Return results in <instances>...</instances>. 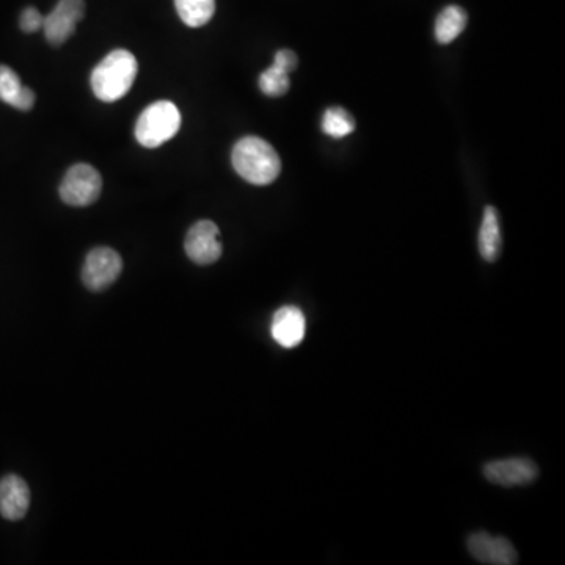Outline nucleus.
I'll return each mask as SVG.
<instances>
[{
	"label": "nucleus",
	"instance_id": "1",
	"mask_svg": "<svg viewBox=\"0 0 565 565\" xmlns=\"http://www.w3.org/2000/svg\"><path fill=\"white\" fill-rule=\"evenodd\" d=\"M137 73L139 63L134 54L126 49H115L96 65L90 85L99 101L115 103L128 95Z\"/></svg>",
	"mask_w": 565,
	"mask_h": 565
},
{
	"label": "nucleus",
	"instance_id": "2",
	"mask_svg": "<svg viewBox=\"0 0 565 565\" xmlns=\"http://www.w3.org/2000/svg\"><path fill=\"white\" fill-rule=\"evenodd\" d=\"M234 170L247 183L267 186L281 172V161L274 146L259 137H244L234 145L231 154Z\"/></svg>",
	"mask_w": 565,
	"mask_h": 565
},
{
	"label": "nucleus",
	"instance_id": "3",
	"mask_svg": "<svg viewBox=\"0 0 565 565\" xmlns=\"http://www.w3.org/2000/svg\"><path fill=\"white\" fill-rule=\"evenodd\" d=\"M181 128V113L172 101L150 104L135 124V139L145 148H157L172 140Z\"/></svg>",
	"mask_w": 565,
	"mask_h": 565
},
{
	"label": "nucleus",
	"instance_id": "4",
	"mask_svg": "<svg viewBox=\"0 0 565 565\" xmlns=\"http://www.w3.org/2000/svg\"><path fill=\"white\" fill-rule=\"evenodd\" d=\"M59 192L66 205L85 208L93 205L103 192V178L93 165L76 164L66 172Z\"/></svg>",
	"mask_w": 565,
	"mask_h": 565
},
{
	"label": "nucleus",
	"instance_id": "5",
	"mask_svg": "<svg viewBox=\"0 0 565 565\" xmlns=\"http://www.w3.org/2000/svg\"><path fill=\"white\" fill-rule=\"evenodd\" d=\"M123 270V259L113 248L96 247L88 253L82 267L85 288L101 292L112 286Z\"/></svg>",
	"mask_w": 565,
	"mask_h": 565
},
{
	"label": "nucleus",
	"instance_id": "6",
	"mask_svg": "<svg viewBox=\"0 0 565 565\" xmlns=\"http://www.w3.org/2000/svg\"><path fill=\"white\" fill-rule=\"evenodd\" d=\"M84 16L85 0H59L54 10L44 16V37L51 46L59 48L70 40Z\"/></svg>",
	"mask_w": 565,
	"mask_h": 565
},
{
	"label": "nucleus",
	"instance_id": "7",
	"mask_svg": "<svg viewBox=\"0 0 565 565\" xmlns=\"http://www.w3.org/2000/svg\"><path fill=\"white\" fill-rule=\"evenodd\" d=\"M187 256L198 266H209L219 261L223 247L220 230L211 220H200L190 228L184 241Z\"/></svg>",
	"mask_w": 565,
	"mask_h": 565
},
{
	"label": "nucleus",
	"instance_id": "8",
	"mask_svg": "<svg viewBox=\"0 0 565 565\" xmlns=\"http://www.w3.org/2000/svg\"><path fill=\"white\" fill-rule=\"evenodd\" d=\"M484 476L501 487H518L536 481L539 468L533 460L526 457H512V459L487 463L484 467Z\"/></svg>",
	"mask_w": 565,
	"mask_h": 565
},
{
	"label": "nucleus",
	"instance_id": "9",
	"mask_svg": "<svg viewBox=\"0 0 565 565\" xmlns=\"http://www.w3.org/2000/svg\"><path fill=\"white\" fill-rule=\"evenodd\" d=\"M468 551L482 564L514 565L518 562L517 551L506 537H493L484 531L468 537Z\"/></svg>",
	"mask_w": 565,
	"mask_h": 565
},
{
	"label": "nucleus",
	"instance_id": "10",
	"mask_svg": "<svg viewBox=\"0 0 565 565\" xmlns=\"http://www.w3.org/2000/svg\"><path fill=\"white\" fill-rule=\"evenodd\" d=\"M30 506V489L24 479L8 474L0 481V515L10 522L26 517Z\"/></svg>",
	"mask_w": 565,
	"mask_h": 565
},
{
	"label": "nucleus",
	"instance_id": "11",
	"mask_svg": "<svg viewBox=\"0 0 565 565\" xmlns=\"http://www.w3.org/2000/svg\"><path fill=\"white\" fill-rule=\"evenodd\" d=\"M305 332H307V321L300 308L288 305L281 307L274 314L270 333L280 346L286 349L299 346L305 338Z\"/></svg>",
	"mask_w": 565,
	"mask_h": 565
},
{
	"label": "nucleus",
	"instance_id": "12",
	"mask_svg": "<svg viewBox=\"0 0 565 565\" xmlns=\"http://www.w3.org/2000/svg\"><path fill=\"white\" fill-rule=\"evenodd\" d=\"M479 252L489 263H495L501 253V230L498 211L493 206H487L482 217L479 230Z\"/></svg>",
	"mask_w": 565,
	"mask_h": 565
},
{
	"label": "nucleus",
	"instance_id": "13",
	"mask_svg": "<svg viewBox=\"0 0 565 565\" xmlns=\"http://www.w3.org/2000/svg\"><path fill=\"white\" fill-rule=\"evenodd\" d=\"M467 22V11L462 7H457V5L446 7L435 22V37L438 43H452L465 30Z\"/></svg>",
	"mask_w": 565,
	"mask_h": 565
},
{
	"label": "nucleus",
	"instance_id": "14",
	"mask_svg": "<svg viewBox=\"0 0 565 565\" xmlns=\"http://www.w3.org/2000/svg\"><path fill=\"white\" fill-rule=\"evenodd\" d=\"M175 7L184 24L197 29L211 21L216 13V0H175Z\"/></svg>",
	"mask_w": 565,
	"mask_h": 565
},
{
	"label": "nucleus",
	"instance_id": "15",
	"mask_svg": "<svg viewBox=\"0 0 565 565\" xmlns=\"http://www.w3.org/2000/svg\"><path fill=\"white\" fill-rule=\"evenodd\" d=\"M355 129V120L343 107H330L322 118V131L333 139H344Z\"/></svg>",
	"mask_w": 565,
	"mask_h": 565
},
{
	"label": "nucleus",
	"instance_id": "16",
	"mask_svg": "<svg viewBox=\"0 0 565 565\" xmlns=\"http://www.w3.org/2000/svg\"><path fill=\"white\" fill-rule=\"evenodd\" d=\"M289 74L285 71H281L277 66L272 65L264 71L261 76H259V88L261 92L270 98H280V96L286 95L289 90Z\"/></svg>",
	"mask_w": 565,
	"mask_h": 565
},
{
	"label": "nucleus",
	"instance_id": "17",
	"mask_svg": "<svg viewBox=\"0 0 565 565\" xmlns=\"http://www.w3.org/2000/svg\"><path fill=\"white\" fill-rule=\"evenodd\" d=\"M22 87L24 85L21 84L18 74L11 70L10 66L0 65V101L13 107Z\"/></svg>",
	"mask_w": 565,
	"mask_h": 565
},
{
	"label": "nucleus",
	"instance_id": "18",
	"mask_svg": "<svg viewBox=\"0 0 565 565\" xmlns=\"http://www.w3.org/2000/svg\"><path fill=\"white\" fill-rule=\"evenodd\" d=\"M44 16L41 15L37 8L27 7L22 11L21 18H19V26L22 32L35 33L43 29Z\"/></svg>",
	"mask_w": 565,
	"mask_h": 565
},
{
	"label": "nucleus",
	"instance_id": "19",
	"mask_svg": "<svg viewBox=\"0 0 565 565\" xmlns=\"http://www.w3.org/2000/svg\"><path fill=\"white\" fill-rule=\"evenodd\" d=\"M274 65L280 68L281 71H285L286 74H291L299 65V59H297L296 52L283 49V51H278L277 55H275Z\"/></svg>",
	"mask_w": 565,
	"mask_h": 565
},
{
	"label": "nucleus",
	"instance_id": "20",
	"mask_svg": "<svg viewBox=\"0 0 565 565\" xmlns=\"http://www.w3.org/2000/svg\"><path fill=\"white\" fill-rule=\"evenodd\" d=\"M33 104H35V93H33L32 88L22 87L13 107L22 110V112H29V110H32Z\"/></svg>",
	"mask_w": 565,
	"mask_h": 565
}]
</instances>
